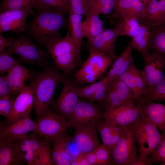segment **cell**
Wrapping results in <instances>:
<instances>
[{
    "instance_id": "cell-1",
    "label": "cell",
    "mask_w": 165,
    "mask_h": 165,
    "mask_svg": "<svg viewBox=\"0 0 165 165\" xmlns=\"http://www.w3.org/2000/svg\"><path fill=\"white\" fill-rule=\"evenodd\" d=\"M65 13L52 8L36 11L31 20L27 23L23 34L44 49L48 42L61 38L59 31L66 27L67 22Z\"/></svg>"
},
{
    "instance_id": "cell-2",
    "label": "cell",
    "mask_w": 165,
    "mask_h": 165,
    "mask_svg": "<svg viewBox=\"0 0 165 165\" xmlns=\"http://www.w3.org/2000/svg\"><path fill=\"white\" fill-rule=\"evenodd\" d=\"M68 76L52 65H48L41 71L31 72L29 85L34 95V109L37 119L49 107L57 86Z\"/></svg>"
},
{
    "instance_id": "cell-3",
    "label": "cell",
    "mask_w": 165,
    "mask_h": 165,
    "mask_svg": "<svg viewBox=\"0 0 165 165\" xmlns=\"http://www.w3.org/2000/svg\"><path fill=\"white\" fill-rule=\"evenodd\" d=\"M44 48L53 59L55 67L68 76L81 64V57L68 31L64 37L48 42Z\"/></svg>"
},
{
    "instance_id": "cell-4",
    "label": "cell",
    "mask_w": 165,
    "mask_h": 165,
    "mask_svg": "<svg viewBox=\"0 0 165 165\" xmlns=\"http://www.w3.org/2000/svg\"><path fill=\"white\" fill-rule=\"evenodd\" d=\"M8 50L11 54L17 55L18 60L21 63L36 64L44 68L48 66V62L46 59L49 54L47 51L23 33L19 34L16 38H13Z\"/></svg>"
},
{
    "instance_id": "cell-5",
    "label": "cell",
    "mask_w": 165,
    "mask_h": 165,
    "mask_svg": "<svg viewBox=\"0 0 165 165\" xmlns=\"http://www.w3.org/2000/svg\"><path fill=\"white\" fill-rule=\"evenodd\" d=\"M134 127L139 159L148 162L149 155L160 144L162 135L154 124L142 116Z\"/></svg>"
},
{
    "instance_id": "cell-6",
    "label": "cell",
    "mask_w": 165,
    "mask_h": 165,
    "mask_svg": "<svg viewBox=\"0 0 165 165\" xmlns=\"http://www.w3.org/2000/svg\"><path fill=\"white\" fill-rule=\"evenodd\" d=\"M134 124L124 127L122 137L111 151L112 164L132 165L139 159Z\"/></svg>"
},
{
    "instance_id": "cell-7",
    "label": "cell",
    "mask_w": 165,
    "mask_h": 165,
    "mask_svg": "<svg viewBox=\"0 0 165 165\" xmlns=\"http://www.w3.org/2000/svg\"><path fill=\"white\" fill-rule=\"evenodd\" d=\"M37 119L34 133L51 142L64 134L67 128L65 119L49 107Z\"/></svg>"
},
{
    "instance_id": "cell-8",
    "label": "cell",
    "mask_w": 165,
    "mask_h": 165,
    "mask_svg": "<svg viewBox=\"0 0 165 165\" xmlns=\"http://www.w3.org/2000/svg\"><path fill=\"white\" fill-rule=\"evenodd\" d=\"M62 83V90L54 108L56 113L65 119L70 117L79 102V87L75 81L67 77Z\"/></svg>"
},
{
    "instance_id": "cell-9",
    "label": "cell",
    "mask_w": 165,
    "mask_h": 165,
    "mask_svg": "<svg viewBox=\"0 0 165 165\" xmlns=\"http://www.w3.org/2000/svg\"><path fill=\"white\" fill-rule=\"evenodd\" d=\"M34 9L28 8L9 9L1 12L0 34L7 31L23 33L25 30L27 18L35 13Z\"/></svg>"
},
{
    "instance_id": "cell-10",
    "label": "cell",
    "mask_w": 165,
    "mask_h": 165,
    "mask_svg": "<svg viewBox=\"0 0 165 165\" xmlns=\"http://www.w3.org/2000/svg\"><path fill=\"white\" fill-rule=\"evenodd\" d=\"M102 117L108 123L125 127L136 123L141 118V109L139 105H122L110 111H104Z\"/></svg>"
},
{
    "instance_id": "cell-11",
    "label": "cell",
    "mask_w": 165,
    "mask_h": 165,
    "mask_svg": "<svg viewBox=\"0 0 165 165\" xmlns=\"http://www.w3.org/2000/svg\"><path fill=\"white\" fill-rule=\"evenodd\" d=\"M102 108L90 101L79 100L67 123V127H74L78 125L87 123L96 124L103 118Z\"/></svg>"
},
{
    "instance_id": "cell-12",
    "label": "cell",
    "mask_w": 165,
    "mask_h": 165,
    "mask_svg": "<svg viewBox=\"0 0 165 165\" xmlns=\"http://www.w3.org/2000/svg\"><path fill=\"white\" fill-rule=\"evenodd\" d=\"M116 79H119L126 84L132 92L137 105L148 94L147 82L143 71L138 69L134 63Z\"/></svg>"
},
{
    "instance_id": "cell-13",
    "label": "cell",
    "mask_w": 165,
    "mask_h": 165,
    "mask_svg": "<svg viewBox=\"0 0 165 165\" xmlns=\"http://www.w3.org/2000/svg\"><path fill=\"white\" fill-rule=\"evenodd\" d=\"M141 55L144 64L143 71L147 82L148 94L165 76L163 73L165 59L150 52Z\"/></svg>"
},
{
    "instance_id": "cell-14",
    "label": "cell",
    "mask_w": 165,
    "mask_h": 165,
    "mask_svg": "<svg viewBox=\"0 0 165 165\" xmlns=\"http://www.w3.org/2000/svg\"><path fill=\"white\" fill-rule=\"evenodd\" d=\"M74 141L80 152L85 154L94 151L101 144L97 133L95 124L82 123L75 127Z\"/></svg>"
},
{
    "instance_id": "cell-15",
    "label": "cell",
    "mask_w": 165,
    "mask_h": 165,
    "mask_svg": "<svg viewBox=\"0 0 165 165\" xmlns=\"http://www.w3.org/2000/svg\"><path fill=\"white\" fill-rule=\"evenodd\" d=\"M35 97L32 89L29 85L25 86L15 99L13 107L5 124H11L19 119L30 116L34 105Z\"/></svg>"
},
{
    "instance_id": "cell-16",
    "label": "cell",
    "mask_w": 165,
    "mask_h": 165,
    "mask_svg": "<svg viewBox=\"0 0 165 165\" xmlns=\"http://www.w3.org/2000/svg\"><path fill=\"white\" fill-rule=\"evenodd\" d=\"M123 35L118 26H115L109 29H106L97 37L88 41L90 49L107 54L115 60L116 39Z\"/></svg>"
},
{
    "instance_id": "cell-17",
    "label": "cell",
    "mask_w": 165,
    "mask_h": 165,
    "mask_svg": "<svg viewBox=\"0 0 165 165\" xmlns=\"http://www.w3.org/2000/svg\"><path fill=\"white\" fill-rule=\"evenodd\" d=\"M36 123L30 116L22 118L9 124H1L0 140H14L24 137L30 132L34 133Z\"/></svg>"
},
{
    "instance_id": "cell-18",
    "label": "cell",
    "mask_w": 165,
    "mask_h": 165,
    "mask_svg": "<svg viewBox=\"0 0 165 165\" xmlns=\"http://www.w3.org/2000/svg\"><path fill=\"white\" fill-rule=\"evenodd\" d=\"M141 20L150 29L165 24V0H149L145 5Z\"/></svg>"
},
{
    "instance_id": "cell-19",
    "label": "cell",
    "mask_w": 165,
    "mask_h": 165,
    "mask_svg": "<svg viewBox=\"0 0 165 165\" xmlns=\"http://www.w3.org/2000/svg\"><path fill=\"white\" fill-rule=\"evenodd\" d=\"M138 105L141 106L142 116L154 124L162 134L165 133V105L153 101H147Z\"/></svg>"
},
{
    "instance_id": "cell-20",
    "label": "cell",
    "mask_w": 165,
    "mask_h": 165,
    "mask_svg": "<svg viewBox=\"0 0 165 165\" xmlns=\"http://www.w3.org/2000/svg\"><path fill=\"white\" fill-rule=\"evenodd\" d=\"M103 142V145L110 152L120 139L124 127L113 124L105 120L95 124Z\"/></svg>"
},
{
    "instance_id": "cell-21",
    "label": "cell",
    "mask_w": 165,
    "mask_h": 165,
    "mask_svg": "<svg viewBox=\"0 0 165 165\" xmlns=\"http://www.w3.org/2000/svg\"><path fill=\"white\" fill-rule=\"evenodd\" d=\"M25 163L14 140H0V165H23Z\"/></svg>"
},
{
    "instance_id": "cell-22",
    "label": "cell",
    "mask_w": 165,
    "mask_h": 165,
    "mask_svg": "<svg viewBox=\"0 0 165 165\" xmlns=\"http://www.w3.org/2000/svg\"><path fill=\"white\" fill-rule=\"evenodd\" d=\"M133 50L130 42L112 64L111 69L105 77L108 80L111 81L116 79L125 72L130 65L134 63L133 56Z\"/></svg>"
},
{
    "instance_id": "cell-23",
    "label": "cell",
    "mask_w": 165,
    "mask_h": 165,
    "mask_svg": "<svg viewBox=\"0 0 165 165\" xmlns=\"http://www.w3.org/2000/svg\"><path fill=\"white\" fill-rule=\"evenodd\" d=\"M15 66L7 75L9 87L16 96L25 87V82L30 78L31 72L21 64Z\"/></svg>"
},
{
    "instance_id": "cell-24",
    "label": "cell",
    "mask_w": 165,
    "mask_h": 165,
    "mask_svg": "<svg viewBox=\"0 0 165 165\" xmlns=\"http://www.w3.org/2000/svg\"><path fill=\"white\" fill-rule=\"evenodd\" d=\"M144 6L137 0H116L114 11L110 18L117 20L126 15H132L141 19Z\"/></svg>"
},
{
    "instance_id": "cell-25",
    "label": "cell",
    "mask_w": 165,
    "mask_h": 165,
    "mask_svg": "<svg viewBox=\"0 0 165 165\" xmlns=\"http://www.w3.org/2000/svg\"><path fill=\"white\" fill-rule=\"evenodd\" d=\"M35 134L34 133L28 135L27 134L22 138L15 140L23 156L26 157L35 156L38 158L39 161V156L43 148L44 141H40Z\"/></svg>"
},
{
    "instance_id": "cell-26",
    "label": "cell",
    "mask_w": 165,
    "mask_h": 165,
    "mask_svg": "<svg viewBox=\"0 0 165 165\" xmlns=\"http://www.w3.org/2000/svg\"><path fill=\"white\" fill-rule=\"evenodd\" d=\"M99 14L91 10L86 15L85 19L81 22V28L84 37L89 41L97 37L106 29Z\"/></svg>"
},
{
    "instance_id": "cell-27",
    "label": "cell",
    "mask_w": 165,
    "mask_h": 165,
    "mask_svg": "<svg viewBox=\"0 0 165 165\" xmlns=\"http://www.w3.org/2000/svg\"><path fill=\"white\" fill-rule=\"evenodd\" d=\"M68 136L64 133L56 138L51 151L53 163L57 165H69L72 162L66 147Z\"/></svg>"
},
{
    "instance_id": "cell-28",
    "label": "cell",
    "mask_w": 165,
    "mask_h": 165,
    "mask_svg": "<svg viewBox=\"0 0 165 165\" xmlns=\"http://www.w3.org/2000/svg\"><path fill=\"white\" fill-rule=\"evenodd\" d=\"M149 52L165 59V24L151 29Z\"/></svg>"
},
{
    "instance_id": "cell-29",
    "label": "cell",
    "mask_w": 165,
    "mask_h": 165,
    "mask_svg": "<svg viewBox=\"0 0 165 165\" xmlns=\"http://www.w3.org/2000/svg\"><path fill=\"white\" fill-rule=\"evenodd\" d=\"M68 31L76 47L79 56L81 57L82 41L84 37L81 28L82 16L69 12Z\"/></svg>"
},
{
    "instance_id": "cell-30",
    "label": "cell",
    "mask_w": 165,
    "mask_h": 165,
    "mask_svg": "<svg viewBox=\"0 0 165 165\" xmlns=\"http://www.w3.org/2000/svg\"><path fill=\"white\" fill-rule=\"evenodd\" d=\"M151 35V29L145 24L141 23L138 31L130 42L134 49L141 55L149 52Z\"/></svg>"
},
{
    "instance_id": "cell-31",
    "label": "cell",
    "mask_w": 165,
    "mask_h": 165,
    "mask_svg": "<svg viewBox=\"0 0 165 165\" xmlns=\"http://www.w3.org/2000/svg\"><path fill=\"white\" fill-rule=\"evenodd\" d=\"M141 22L138 17L132 15L123 16L117 19V25L123 36L132 38L138 31Z\"/></svg>"
},
{
    "instance_id": "cell-32",
    "label": "cell",
    "mask_w": 165,
    "mask_h": 165,
    "mask_svg": "<svg viewBox=\"0 0 165 165\" xmlns=\"http://www.w3.org/2000/svg\"><path fill=\"white\" fill-rule=\"evenodd\" d=\"M114 60L107 54L90 49L89 57L86 61L102 75L112 64Z\"/></svg>"
},
{
    "instance_id": "cell-33",
    "label": "cell",
    "mask_w": 165,
    "mask_h": 165,
    "mask_svg": "<svg viewBox=\"0 0 165 165\" xmlns=\"http://www.w3.org/2000/svg\"><path fill=\"white\" fill-rule=\"evenodd\" d=\"M110 84L117 93L122 105H137L132 92L123 81L116 79L111 81Z\"/></svg>"
},
{
    "instance_id": "cell-34",
    "label": "cell",
    "mask_w": 165,
    "mask_h": 165,
    "mask_svg": "<svg viewBox=\"0 0 165 165\" xmlns=\"http://www.w3.org/2000/svg\"><path fill=\"white\" fill-rule=\"evenodd\" d=\"M38 0H4L0 4V12L9 9L38 8Z\"/></svg>"
},
{
    "instance_id": "cell-35",
    "label": "cell",
    "mask_w": 165,
    "mask_h": 165,
    "mask_svg": "<svg viewBox=\"0 0 165 165\" xmlns=\"http://www.w3.org/2000/svg\"><path fill=\"white\" fill-rule=\"evenodd\" d=\"M89 10L107 15L114 9L116 0H86Z\"/></svg>"
},
{
    "instance_id": "cell-36",
    "label": "cell",
    "mask_w": 165,
    "mask_h": 165,
    "mask_svg": "<svg viewBox=\"0 0 165 165\" xmlns=\"http://www.w3.org/2000/svg\"><path fill=\"white\" fill-rule=\"evenodd\" d=\"M21 63L19 60L13 57L6 49L0 52V73L3 75L7 74L17 64Z\"/></svg>"
},
{
    "instance_id": "cell-37",
    "label": "cell",
    "mask_w": 165,
    "mask_h": 165,
    "mask_svg": "<svg viewBox=\"0 0 165 165\" xmlns=\"http://www.w3.org/2000/svg\"><path fill=\"white\" fill-rule=\"evenodd\" d=\"M111 82V81H110ZM102 103V108L104 111H109L122 105V104L116 91L111 85L110 86L106 96Z\"/></svg>"
},
{
    "instance_id": "cell-38",
    "label": "cell",
    "mask_w": 165,
    "mask_h": 165,
    "mask_svg": "<svg viewBox=\"0 0 165 165\" xmlns=\"http://www.w3.org/2000/svg\"><path fill=\"white\" fill-rule=\"evenodd\" d=\"M165 101V76L143 98L140 103L145 101Z\"/></svg>"
},
{
    "instance_id": "cell-39",
    "label": "cell",
    "mask_w": 165,
    "mask_h": 165,
    "mask_svg": "<svg viewBox=\"0 0 165 165\" xmlns=\"http://www.w3.org/2000/svg\"><path fill=\"white\" fill-rule=\"evenodd\" d=\"M38 8L36 11L44 9L52 8L69 12L68 0H38Z\"/></svg>"
},
{
    "instance_id": "cell-40",
    "label": "cell",
    "mask_w": 165,
    "mask_h": 165,
    "mask_svg": "<svg viewBox=\"0 0 165 165\" xmlns=\"http://www.w3.org/2000/svg\"><path fill=\"white\" fill-rule=\"evenodd\" d=\"M94 151L97 158V165L112 164L111 152L103 145H99Z\"/></svg>"
},
{
    "instance_id": "cell-41",
    "label": "cell",
    "mask_w": 165,
    "mask_h": 165,
    "mask_svg": "<svg viewBox=\"0 0 165 165\" xmlns=\"http://www.w3.org/2000/svg\"><path fill=\"white\" fill-rule=\"evenodd\" d=\"M106 80L105 77L100 81L90 83L83 87H79L78 93L79 97L88 99Z\"/></svg>"
},
{
    "instance_id": "cell-42",
    "label": "cell",
    "mask_w": 165,
    "mask_h": 165,
    "mask_svg": "<svg viewBox=\"0 0 165 165\" xmlns=\"http://www.w3.org/2000/svg\"><path fill=\"white\" fill-rule=\"evenodd\" d=\"M69 12L81 15H86L89 10L86 0H68Z\"/></svg>"
},
{
    "instance_id": "cell-43",
    "label": "cell",
    "mask_w": 165,
    "mask_h": 165,
    "mask_svg": "<svg viewBox=\"0 0 165 165\" xmlns=\"http://www.w3.org/2000/svg\"><path fill=\"white\" fill-rule=\"evenodd\" d=\"M101 75L97 72L85 73L77 70L74 75L76 82L81 84L91 83L95 82Z\"/></svg>"
},
{
    "instance_id": "cell-44",
    "label": "cell",
    "mask_w": 165,
    "mask_h": 165,
    "mask_svg": "<svg viewBox=\"0 0 165 165\" xmlns=\"http://www.w3.org/2000/svg\"><path fill=\"white\" fill-rule=\"evenodd\" d=\"M165 161V147L160 144L149 155L148 157V164H156Z\"/></svg>"
},
{
    "instance_id": "cell-45",
    "label": "cell",
    "mask_w": 165,
    "mask_h": 165,
    "mask_svg": "<svg viewBox=\"0 0 165 165\" xmlns=\"http://www.w3.org/2000/svg\"><path fill=\"white\" fill-rule=\"evenodd\" d=\"M51 141L46 139L39 156V165H52L51 151L50 149V143Z\"/></svg>"
},
{
    "instance_id": "cell-46",
    "label": "cell",
    "mask_w": 165,
    "mask_h": 165,
    "mask_svg": "<svg viewBox=\"0 0 165 165\" xmlns=\"http://www.w3.org/2000/svg\"><path fill=\"white\" fill-rule=\"evenodd\" d=\"M110 81L106 79V81L88 99L92 103L95 101L100 103L102 102L106 96L110 86Z\"/></svg>"
},
{
    "instance_id": "cell-47",
    "label": "cell",
    "mask_w": 165,
    "mask_h": 165,
    "mask_svg": "<svg viewBox=\"0 0 165 165\" xmlns=\"http://www.w3.org/2000/svg\"><path fill=\"white\" fill-rule=\"evenodd\" d=\"M16 98L9 97L0 98V114L1 115L7 118L9 117Z\"/></svg>"
},
{
    "instance_id": "cell-48",
    "label": "cell",
    "mask_w": 165,
    "mask_h": 165,
    "mask_svg": "<svg viewBox=\"0 0 165 165\" xmlns=\"http://www.w3.org/2000/svg\"><path fill=\"white\" fill-rule=\"evenodd\" d=\"M9 86L7 75H1L0 77V98L9 97L16 98Z\"/></svg>"
},
{
    "instance_id": "cell-49",
    "label": "cell",
    "mask_w": 165,
    "mask_h": 165,
    "mask_svg": "<svg viewBox=\"0 0 165 165\" xmlns=\"http://www.w3.org/2000/svg\"><path fill=\"white\" fill-rule=\"evenodd\" d=\"M66 147L68 152L72 159V162L82 154L78 150L73 138L67 137Z\"/></svg>"
},
{
    "instance_id": "cell-50",
    "label": "cell",
    "mask_w": 165,
    "mask_h": 165,
    "mask_svg": "<svg viewBox=\"0 0 165 165\" xmlns=\"http://www.w3.org/2000/svg\"><path fill=\"white\" fill-rule=\"evenodd\" d=\"M13 38L11 36L5 37L0 34V52L10 46Z\"/></svg>"
},
{
    "instance_id": "cell-51",
    "label": "cell",
    "mask_w": 165,
    "mask_h": 165,
    "mask_svg": "<svg viewBox=\"0 0 165 165\" xmlns=\"http://www.w3.org/2000/svg\"><path fill=\"white\" fill-rule=\"evenodd\" d=\"M84 156L89 165H97V158L94 151L84 154Z\"/></svg>"
},
{
    "instance_id": "cell-52",
    "label": "cell",
    "mask_w": 165,
    "mask_h": 165,
    "mask_svg": "<svg viewBox=\"0 0 165 165\" xmlns=\"http://www.w3.org/2000/svg\"><path fill=\"white\" fill-rule=\"evenodd\" d=\"M72 165H89L86 160L84 154H82L79 156L73 161L71 163Z\"/></svg>"
},
{
    "instance_id": "cell-53",
    "label": "cell",
    "mask_w": 165,
    "mask_h": 165,
    "mask_svg": "<svg viewBox=\"0 0 165 165\" xmlns=\"http://www.w3.org/2000/svg\"><path fill=\"white\" fill-rule=\"evenodd\" d=\"M162 137L160 144L165 147V133L162 134Z\"/></svg>"
},
{
    "instance_id": "cell-54",
    "label": "cell",
    "mask_w": 165,
    "mask_h": 165,
    "mask_svg": "<svg viewBox=\"0 0 165 165\" xmlns=\"http://www.w3.org/2000/svg\"><path fill=\"white\" fill-rule=\"evenodd\" d=\"M142 3H143L144 5H146L148 2L149 0H137Z\"/></svg>"
},
{
    "instance_id": "cell-55",
    "label": "cell",
    "mask_w": 165,
    "mask_h": 165,
    "mask_svg": "<svg viewBox=\"0 0 165 165\" xmlns=\"http://www.w3.org/2000/svg\"><path fill=\"white\" fill-rule=\"evenodd\" d=\"M161 165H165V161L161 163Z\"/></svg>"
},
{
    "instance_id": "cell-56",
    "label": "cell",
    "mask_w": 165,
    "mask_h": 165,
    "mask_svg": "<svg viewBox=\"0 0 165 165\" xmlns=\"http://www.w3.org/2000/svg\"><path fill=\"white\" fill-rule=\"evenodd\" d=\"M1 2H3V1H4V0H1Z\"/></svg>"
}]
</instances>
